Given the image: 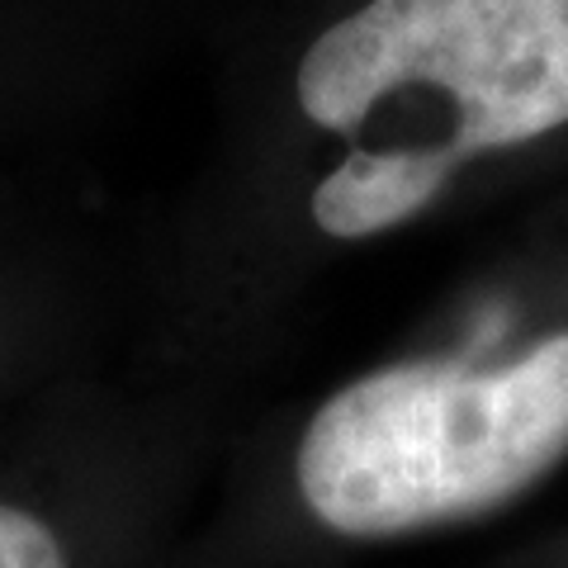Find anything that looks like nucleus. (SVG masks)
Segmentation results:
<instances>
[{
  "label": "nucleus",
  "instance_id": "2",
  "mask_svg": "<svg viewBox=\"0 0 568 568\" xmlns=\"http://www.w3.org/2000/svg\"><path fill=\"white\" fill-rule=\"evenodd\" d=\"M223 426L129 361L0 426V568H185Z\"/></svg>",
  "mask_w": 568,
  "mask_h": 568
},
{
  "label": "nucleus",
  "instance_id": "1",
  "mask_svg": "<svg viewBox=\"0 0 568 568\" xmlns=\"http://www.w3.org/2000/svg\"><path fill=\"white\" fill-rule=\"evenodd\" d=\"M559 298L497 280L417 342L280 379L223 432L185 568H346L517 507L568 465Z\"/></svg>",
  "mask_w": 568,
  "mask_h": 568
},
{
  "label": "nucleus",
  "instance_id": "3",
  "mask_svg": "<svg viewBox=\"0 0 568 568\" xmlns=\"http://www.w3.org/2000/svg\"><path fill=\"white\" fill-rule=\"evenodd\" d=\"M133 242L0 209V426L129 361Z\"/></svg>",
  "mask_w": 568,
  "mask_h": 568
}]
</instances>
